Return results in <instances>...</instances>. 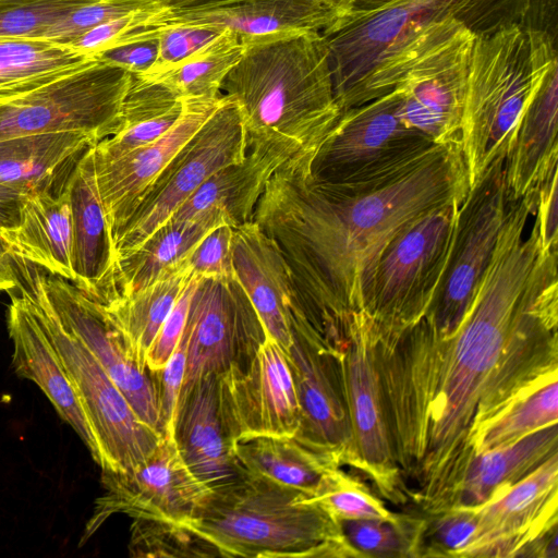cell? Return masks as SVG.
I'll return each instance as SVG.
<instances>
[{
	"label": "cell",
	"instance_id": "cell-10",
	"mask_svg": "<svg viewBox=\"0 0 558 558\" xmlns=\"http://www.w3.org/2000/svg\"><path fill=\"white\" fill-rule=\"evenodd\" d=\"M475 35L450 19L429 27L405 58L396 88L400 114L435 144L460 142Z\"/></svg>",
	"mask_w": 558,
	"mask_h": 558
},
{
	"label": "cell",
	"instance_id": "cell-56",
	"mask_svg": "<svg viewBox=\"0 0 558 558\" xmlns=\"http://www.w3.org/2000/svg\"><path fill=\"white\" fill-rule=\"evenodd\" d=\"M2 290L11 291L12 287L10 284H8L7 282L0 280V291H2Z\"/></svg>",
	"mask_w": 558,
	"mask_h": 558
},
{
	"label": "cell",
	"instance_id": "cell-47",
	"mask_svg": "<svg viewBox=\"0 0 558 558\" xmlns=\"http://www.w3.org/2000/svg\"><path fill=\"white\" fill-rule=\"evenodd\" d=\"M232 238L233 228L227 222L208 231L184 259L192 272L211 278L235 276Z\"/></svg>",
	"mask_w": 558,
	"mask_h": 558
},
{
	"label": "cell",
	"instance_id": "cell-12",
	"mask_svg": "<svg viewBox=\"0 0 558 558\" xmlns=\"http://www.w3.org/2000/svg\"><path fill=\"white\" fill-rule=\"evenodd\" d=\"M392 90L340 113L317 148L311 173L328 182L365 181L397 171L436 144L409 126Z\"/></svg>",
	"mask_w": 558,
	"mask_h": 558
},
{
	"label": "cell",
	"instance_id": "cell-40",
	"mask_svg": "<svg viewBox=\"0 0 558 558\" xmlns=\"http://www.w3.org/2000/svg\"><path fill=\"white\" fill-rule=\"evenodd\" d=\"M335 520H397L400 513L389 510L367 485L340 466L327 471L313 496Z\"/></svg>",
	"mask_w": 558,
	"mask_h": 558
},
{
	"label": "cell",
	"instance_id": "cell-36",
	"mask_svg": "<svg viewBox=\"0 0 558 558\" xmlns=\"http://www.w3.org/2000/svg\"><path fill=\"white\" fill-rule=\"evenodd\" d=\"M97 60L95 56L45 38H0V101L29 93Z\"/></svg>",
	"mask_w": 558,
	"mask_h": 558
},
{
	"label": "cell",
	"instance_id": "cell-2",
	"mask_svg": "<svg viewBox=\"0 0 558 558\" xmlns=\"http://www.w3.org/2000/svg\"><path fill=\"white\" fill-rule=\"evenodd\" d=\"M312 153L271 175L253 221L274 241L296 286L305 318L324 347L366 315L379 257L426 211L463 201L469 178L461 143L436 144L389 174L328 182L311 173Z\"/></svg>",
	"mask_w": 558,
	"mask_h": 558
},
{
	"label": "cell",
	"instance_id": "cell-13",
	"mask_svg": "<svg viewBox=\"0 0 558 558\" xmlns=\"http://www.w3.org/2000/svg\"><path fill=\"white\" fill-rule=\"evenodd\" d=\"M497 157L461 203L446 268L423 319L447 333L466 314L492 258L507 208L504 163Z\"/></svg>",
	"mask_w": 558,
	"mask_h": 558
},
{
	"label": "cell",
	"instance_id": "cell-31",
	"mask_svg": "<svg viewBox=\"0 0 558 558\" xmlns=\"http://www.w3.org/2000/svg\"><path fill=\"white\" fill-rule=\"evenodd\" d=\"M1 234L14 255L45 268L49 274L74 281L69 187L58 196L45 193L26 196L19 226L1 230Z\"/></svg>",
	"mask_w": 558,
	"mask_h": 558
},
{
	"label": "cell",
	"instance_id": "cell-21",
	"mask_svg": "<svg viewBox=\"0 0 558 558\" xmlns=\"http://www.w3.org/2000/svg\"><path fill=\"white\" fill-rule=\"evenodd\" d=\"M234 274L266 333L288 353L292 332L310 328L301 299L278 247L254 222L233 228ZM313 330V329H312Z\"/></svg>",
	"mask_w": 558,
	"mask_h": 558
},
{
	"label": "cell",
	"instance_id": "cell-8",
	"mask_svg": "<svg viewBox=\"0 0 558 558\" xmlns=\"http://www.w3.org/2000/svg\"><path fill=\"white\" fill-rule=\"evenodd\" d=\"M462 202L426 211L386 245L366 306L373 331L397 332L424 316L442 278Z\"/></svg>",
	"mask_w": 558,
	"mask_h": 558
},
{
	"label": "cell",
	"instance_id": "cell-20",
	"mask_svg": "<svg viewBox=\"0 0 558 558\" xmlns=\"http://www.w3.org/2000/svg\"><path fill=\"white\" fill-rule=\"evenodd\" d=\"M292 340L286 354L300 410L293 438L338 465L355 470L354 441L338 361L314 335L293 332Z\"/></svg>",
	"mask_w": 558,
	"mask_h": 558
},
{
	"label": "cell",
	"instance_id": "cell-24",
	"mask_svg": "<svg viewBox=\"0 0 558 558\" xmlns=\"http://www.w3.org/2000/svg\"><path fill=\"white\" fill-rule=\"evenodd\" d=\"M8 331L13 343L11 365L14 373L41 389L59 416L75 430L98 463L97 445L74 387L53 343L21 293L11 294Z\"/></svg>",
	"mask_w": 558,
	"mask_h": 558
},
{
	"label": "cell",
	"instance_id": "cell-7",
	"mask_svg": "<svg viewBox=\"0 0 558 558\" xmlns=\"http://www.w3.org/2000/svg\"><path fill=\"white\" fill-rule=\"evenodd\" d=\"M19 291L53 343L74 387L97 445L101 473L133 470L154 452L163 436L140 418L85 343L62 326L35 269Z\"/></svg>",
	"mask_w": 558,
	"mask_h": 558
},
{
	"label": "cell",
	"instance_id": "cell-33",
	"mask_svg": "<svg viewBox=\"0 0 558 558\" xmlns=\"http://www.w3.org/2000/svg\"><path fill=\"white\" fill-rule=\"evenodd\" d=\"M231 452L241 476L264 480L310 496L314 495L327 471L340 466L293 437L245 439L234 442Z\"/></svg>",
	"mask_w": 558,
	"mask_h": 558
},
{
	"label": "cell",
	"instance_id": "cell-42",
	"mask_svg": "<svg viewBox=\"0 0 558 558\" xmlns=\"http://www.w3.org/2000/svg\"><path fill=\"white\" fill-rule=\"evenodd\" d=\"M169 8L149 3L121 16L105 21L70 40V46L82 52L98 53L128 43L157 38L158 27Z\"/></svg>",
	"mask_w": 558,
	"mask_h": 558
},
{
	"label": "cell",
	"instance_id": "cell-28",
	"mask_svg": "<svg viewBox=\"0 0 558 558\" xmlns=\"http://www.w3.org/2000/svg\"><path fill=\"white\" fill-rule=\"evenodd\" d=\"M301 153L289 144H260L247 149L245 157L213 173L171 216L193 220L209 209L222 211L232 227L253 221L257 202L275 171Z\"/></svg>",
	"mask_w": 558,
	"mask_h": 558
},
{
	"label": "cell",
	"instance_id": "cell-45",
	"mask_svg": "<svg viewBox=\"0 0 558 558\" xmlns=\"http://www.w3.org/2000/svg\"><path fill=\"white\" fill-rule=\"evenodd\" d=\"M148 2L137 0H94L77 7L50 25L41 38L68 44L85 31L113 17L137 10Z\"/></svg>",
	"mask_w": 558,
	"mask_h": 558
},
{
	"label": "cell",
	"instance_id": "cell-19",
	"mask_svg": "<svg viewBox=\"0 0 558 558\" xmlns=\"http://www.w3.org/2000/svg\"><path fill=\"white\" fill-rule=\"evenodd\" d=\"M35 276L62 326L85 343L140 418L165 436L155 373L137 365L102 303L60 276L37 269Z\"/></svg>",
	"mask_w": 558,
	"mask_h": 558
},
{
	"label": "cell",
	"instance_id": "cell-35",
	"mask_svg": "<svg viewBox=\"0 0 558 558\" xmlns=\"http://www.w3.org/2000/svg\"><path fill=\"white\" fill-rule=\"evenodd\" d=\"M184 98L165 85L132 74L117 132L93 146L95 159L113 160L167 133L183 112Z\"/></svg>",
	"mask_w": 558,
	"mask_h": 558
},
{
	"label": "cell",
	"instance_id": "cell-49",
	"mask_svg": "<svg viewBox=\"0 0 558 558\" xmlns=\"http://www.w3.org/2000/svg\"><path fill=\"white\" fill-rule=\"evenodd\" d=\"M158 54L157 38L137 40L113 47L96 56L99 61L121 68L133 75L147 73Z\"/></svg>",
	"mask_w": 558,
	"mask_h": 558
},
{
	"label": "cell",
	"instance_id": "cell-38",
	"mask_svg": "<svg viewBox=\"0 0 558 558\" xmlns=\"http://www.w3.org/2000/svg\"><path fill=\"white\" fill-rule=\"evenodd\" d=\"M426 515L401 514L397 520L339 521L341 532L359 557H420Z\"/></svg>",
	"mask_w": 558,
	"mask_h": 558
},
{
	"label": "cell",
	"instance_id": "cell-37",
	"mask_svg": "<svg viewBox=\"0 0 558 558\" xmlns=\"http://www.w3.org/2000/svg\"><path fill=\"white\" fill-rule=\"evenodd\" d=\"M240 36L223 29L206 46L155 75L141 76L165 85L181 98H217L229 71L242 56Z\"/></svg>",
	"mask_w": 558,
	"mask_h": 558
},
{
	"label": "cell",
	"instance_id": "cell-41",
	"mask_svg": "<svg viewBox=\"0 0 558 558\" xmlns=\"http://www.w3.org/2000/svg\"><path fill=\"white\" fill-rule=\"evenodd\" d=\"M133 557H216L218 551L181 523L133 519L129 543Z\"/></svg>",
	"mask_w": 558,
	"mask_h": 558
},
{
	"label": "cell",
	"instance_id": "cell-34",
	"mask_svg": "<svg viewBox=\"0 0 558 558\" xmlns=\"http://www.w3.org/2000/svg\"><path fill=\"white\" fill-rule=\"evenodd\" d=\"M192 275L184 260L150 286L102 303L107 317L141 368L147 369V352Z\"/></svg>",
	"mask_w": 558,
	"mask_h": 558
},
{
	"label": "cell",
	"instance_id": "cell-52",
	"mask_svg": "<svg viewBox=\"0 0 558 558\" xmlns=\"http://www.w3.org/2000/svg\"><path fill=\"white\" fill-rule=\"evenodd\" d=\"M558 0H532L522 26L557 38Z\"/></svg>",
	"mask_w": 558,
	"mask_h": 558
},
{
	"label": "cell",
	"instance_id": "cell-32",
	"mask_svg": "<svg viewBox=\"0 0 558 558\" xmlns=\"http://www.w3.org/2000/svg\"><path fill=\"white\" fill-rule=\"evenodd\" d=\"M556 453L558 426L554 424L480 454L465 474L453 509H474L498 498Z\"/></svg>",
	"mask_w": 558,
	"mask_h": 558
},
{
	"label": "cell",
	"instance_id": "cell-17",
	"mask_svg": "<svg viewBox=\"0 0 558 558\" xmlns=\"http://www.w3.org/2000/svg\"><path fill=\"white\" fill-rule=\"evenodd\" d=\"M558 453L474 508L477 525L463 557L557 558Z\"/></svg>",
	"mask_w": 558,
	"mask_h": 558
},
{
	"label": "cell",
	"instance_id": "cell-26",
	"mask_svg": "<svg viewBox=\"0 0 558 558\" xmlns=\"http://www.w3.org/2000/svg\"><path fill=\"white\" fill-rule=\"evenodd\" d=\"M557 130L558 60L544 74L514 129L504 163L508 203L537 196L558 170Z\"/></svg>",
	"mask_w": 558,
	"mask_h": 558
},
{
	"label": "cell",
	"instance_id": "cell-3",
	"mask_svg": "<svg viewBox=\"0 0 558 558\" xmlns=\"http://www.w3.org/2000/svg\"><path fill=\"white\" fill-rule=\"evenodd\" d=\"M221 84L242 113L247 149L281 143L315 155L340 117L326 40L318 32L240 37Z\"/></svg>",
	"mask_w": 558,
	"mask_h": 558
},
{
	"label": "cell",
	"instance_id": "cell-46",
	"mask_svg": "<svg viewBox=\"0 0 558 558\" xmlns=\"http://www.w3.org/2000/svg\"><path fill=\"white\" fill-rule=\"evenodd\" d=\"M222 31L191 24H163L158 27V54L153 68L141 76H150L186 59Z\"/></svg>",
	"mask_w": 558,
	"mask_h": 558
},
{
	"label": "cell",
	"instance_id": "cell-9",
	"mask_svg": "<svg viewBox=\"0 0 558 558\" xmlns=\"http://www.w3.org/2000/svg\"><path fill=\"white\" fill-rule=\"evenodd\" d=\"M131 82L128 71L97 60L29 93L0 101V141L78 132L99 143L117 132Z\"/></svg>",
	"mask_w": 558,
	"mask_h": 558
},
{
	"label": "cell",
	"instance_id": "cell-39",
	"mask_svg": "<svg viewBox=\"0 0 558 558\" xmlns=\"http://www.w3.org/2000/svg\"><path fill=\"white\" fill-rule=\"evenodd\" d=\"M558 421V381L550 383L518 402L483 433L477 457L510 446Z\"/></svg>",
	"mask_w": 558,
	"mask_h": 558
},
{
	"label": "cell",
	"instance_id": "cell-48",
	"mask_svg": "<svg viewBox=\"0 0 558 558\" xmlns=\"http://www.w3.org/2000/svg\"><path fill=\"white\" fill-rule=\"evenodd\" d=\"M196 280L197 275L193 274L153 341L146 355L148 371H160L178 345L184 330Z\"/></svg>",
	"mask_w": 558,
	"mask_h": 558
},
{
	"label": "cell",
	"instance_id": "cell-27",
	"mask_svg": "<svg viewBox=\"0 0 558 558\" xmlns=\"http://www.w3.org/2000/svg\"><path fill=\"white\" fill-rule=\"evenodd\" d=\"M68 187L73 282L87 296L106 303L112 294L117 255L97 190L93 147L78 161Z\"/></svg>",
	"mask_w": 558,
	"mask_h": 558
},
{
	"label": "cell",
	"instance_id": "cell-22",
	"mask_svg": "<svg viewBox=\"0 0 558 558\" xmlns=\"http://www.w3.org/2000/svg\"><path fill=\"white\" fill-rule=\"evenodd\" d=\"M220 96L184 98L181 117L158 140L113 160L94 158L97 190L111 236L130 218L160 171L210 116Z\"/></svg>",
	"mask_w": 558,
	"mask_h": 558
},
{
	"label": "cell",
	"instance_id": "cell-54",
	"mask_svg": "<svg viewBox=\"0 0 558 558\" xmlns=\"http://www.w3.org/2000/svg\"><path fill=\"white\" fill-rule=\"evenodd\" d=\"M26 196L0 184V229L10 230L19 226L21 210Z\"/></svg>",
	"mask_w": 558,
	"mask_h": 558
},
{
	"label": "cell",
	"instance_id": "cell-11",
	"mask_svg": "<svg viewBox=\"0 0 558 558\" xmlns=\"http://www.w3.org/2000/svg\"><path fill=\"white\" fill-rule=\"evenodd\" d=\"M247 141L234 98L220 99L194 135L177 151L113 234L117 257L138 246L217 170L245 157Z\"/></svg>",
	"mask_w": 558,
	"mask_h": 558
},
{
	"label": "cell",
	"instance_id": "cell-50",
	"mask_svg": "<svg viewBox=\"0 0 558 558\" xmlns=\"http://www.w3.org/2000/svg\"><path fill=\"white\" fill-rule=\"evenodd\" d=\"M557 172L541 185L535 209V228L537 230L541 250L557 247L558 242V187Z\"/></svg>",
	"mask_w": 558,
	"mask_h": 558
},
{
	"label": "cell",
	"instance_id": "cell-43",
	"mask_svg": "<svg viewBox=\"0 0 558 558\" xmlns=\"http://www.w3.org/2000/svg\"><path fill=\"white\" fill-rule=\"evenodd\" d=\"M94 0H0V38L38 37L80 5Z\"/></svg>",
	"mask_w": 558,
	"mask_h": 558
},
{
	"label": "cell",
	"instance_id": "cell-16",
	"mask_svg": "<svg viewBox=\"0 0 558 558\" xmlns=\"http://www.w3.org/2000/svg\"><path fill=\"white\" fill-rule=\"evenodd\" d=\"M328 352L339 364L354 441L355 470L372 482L379 497L395 505H408L385 421L368 317L356 319Z\"/></svg>",
	"mask_w": 558,
	"mask_h": 558
},
{
	"label": "cell",
	"instance_id": "cell-29",
	"mask_svg": "<svg viewBox=\"0 0 558 558\" xmlns=\"http://www.w3.org/2000/svg\"><path fill=\"white\" fill-rule=\"evenodd\" d=\"M98 142L78 132L31 134L0 141V184L25 196L60 195L85 153Z\"/></svg>",
	"mask_w": 558,
	"mask_h": 558
},
{
	"label": "cell",
	"instance_id": "cell-53",
	"mask_svg": "<svg viewBox=\"0 0 558 558\" xmlns=\"http://www.w3.org/2000/svg\"><path fill=\"white\" fill-rule=\"evenodd\" d=\"M25 259L14 255L9 242L1 234L0 229V280L14 288H21L25 281Z\"/></svg>",
	"mask_w": 558,
	"mask_h": 558
},
{
	"label": "cell",
	"instance_id": "cell-18",
	"mask_svg": "<svg viewBox=\"0 0 558 558\" xmlns=\"http://www.w3.org/2000/svg\"><path fill=\"white\" fill-rule=\"evenodd\" d=\"M221 414L231 444L263 436L293 437L300 410L287 354L268 335L253 357L218 377Z\"/></svg>",
	"mask_w": 558,
	"mask_h": 558
},
{
	"label": "cell",
	"instance_id": "cell-5",
	"mask_svg": "<svg viewBox=\"0 0 558 558\" xmlns=\"http://www.w3.org/2000/svg\"><path fill=\"white\" fill-rule=\"evenodd\" d=\"M222 557H359L310 495L240 476L184 524Z\"/></svg>",
	"mask_w": 558,
	"mask_h": 558
},
{
	"label": "cell",
	"instance_id": "cell-6",
	"mask_svg": "<svg viewBox=\"0 0 558 558\" xmlns=\"http://www.w3.org/2000/svg\"><path fill=\"white\" fill-rule=\"evenodd\" d=\"M556 60L557 38L521 24L475 36L460 130L469 189L506 156L523 110Z\"/></svg>",
	"mask_w": 558,
	"mask_h": 558
},
{
	"label": "cell",
	"instance_id": "cell-25",
	"mask_svg": "<svg viewBox=\"0 0 558 558\" xmlns=\"http://www.w3.org/2000/svg\"><path fill=\"white\" fill-rule=\"evenodd\" d=\"M163 24L230 29L240 37H252L291 32L324 33L336 24V17L318 0H203L169 9Z\"/></svg>",
	"mask_w": 558,
	"mask_h": 558
},
{
	"label": "cell",
	"instance_id": "cell-30",
	"mask_svg": "<svg viewBox=\"0 0 558 558\" xmlns=\"http://www.w3.org/2000/svg\"><path fill=\"white\" fill-rule=\"evenodd\" d=\"M222 222H227L222 211L214 208L193 220L166 221L138 246L117 257L109 300L137 292L180 266L196 243Z\"/></svg>",
	"mask_w": 558,
	"mask_h": 558
},
{
	"label": "cell",
	"instance_id": "cell-23",
	"mask_svg": "<svg viewBox=\"0 0 558 558\" xmlns=\"http://www.w3.org/2000/svg\"><path fill=\"white\" fill-rule=\"evenodd\" d=\"M171 436L187 468L213 490L241 476L222 420L218 377L201 378L180 392Z\"/></svg>",
	"mask_w": 558,
	"mask_h": 558
},
{
	"label": "cell",
	"instance_id": "cell-44",
	"mask_svg": "<svg viewBox=\"0 0 558 558\" xmlns=\"http://www.w3.org/2000/svg\"><path fill=\"white\" fill-rule=\"evenodd\" d=\"M476 525V512L471 508L426 515L420 557H463L474 538Z\"/></svg>",
	"mask_w": 558,
	"mask_h": 558
},
{
	"label": "cell",
	"instance_id": "cell-55",
	"mask_svg": "<svg viewBox=\"0 0 558 558\" xmlns=\"http://www.w3.org/2000/svg\"><path fill=\"white\" fill-rule=\"evenodd\" d=\"M141 2H148L159 4L169 9H175L181 7H186L203 0H137Z\"/></svg>",
	"mask_w": 558,
	"mask_h": 558
},
{
	"label": "cell",
	"instance_id": "cell-1",
	"mask_svg": "<svg viewBox=\"0 0 558 558\" xmlns=\"http://www.w3.org/2000/svg\"><path fill=\"white\" fill-rule=\"evenodd\" d=\"M534 206L508 204L489 264L459 325L369 330L392 457L418 513L452 510L485 429L558 381V250H539Z\"/></svg>",
	"mask_w": 558,
	"mask_h": 558
},
{
	"label": "cell",
	"instance_id": "cell-51",
	"mask_svg": "<svg viewBox=\"0 0 558 558\" xmlns=\"http://www.w3.org/2000/svg\"><path fill=\"white\" fill-rule=\"evenodd\" d=\"M336 17L337 27L360 16L379 11L398 0H318ZM330 28V29H331ZM329 31V29H328Z\"/></svg>",
	"mask_w": 558,
	"mask_h": 558
},
{
	"label": "cell",
	"instance_id": "cell-14",
	"mask_svg": "<svg viewBox=\"0 0 558 558\" xmlns=\"http://www.w3.org/2000/svg\"><path fill=\"white\" fill-rule=\"evenodd\" d=\"M101 484L104 494L95 501L80 546L114 514L186 524L198 515L214 492L192 473L168 435L133 470L101 473Z\"/></svg>",
	"mask_w": 558,
	"mask_h": 558
},
{
	"label": "cell",
	"instance_id": "cell-15",
	"mask_svg": "<svg viewBox=\"0 0 558 558\" xmlns=\"http://www.w3.org/2000/svg\"><path fill=\"white\" fill-rule=\"evenodd\" d=\"M184 330L189 348L181 391L201 378L244 365L267 336L235 276H197Z\"/></svg>",
	"mask_w": 558,
	"mask_h": 558
},
{
	"label": "cell",
	"instance_id": "cell-4",
	"mask_svg": "<svg viewBox=\"0 0 558 558\" xmlns=\"http://www.w3.org/2000/svg\"><path fill=\"white\" fill-rule=\"evenodd\" d=\"M532 0H398L322 33L336 101L344 111L393 89L425 32L453 19L475 36L522 24Z\"/></svg>",
	"mask_w": 558,
	"mask_h": 558
}]
</instances>
